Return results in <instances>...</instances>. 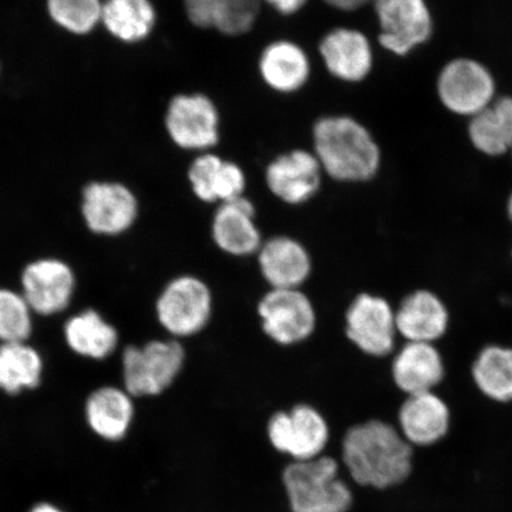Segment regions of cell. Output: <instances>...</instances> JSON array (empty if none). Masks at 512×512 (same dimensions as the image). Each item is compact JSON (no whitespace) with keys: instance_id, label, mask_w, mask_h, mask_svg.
<instances>
[{"instance_id":"cell-35","label":"cell","mask_w":512,"mask_h":512,"mask_svg":"<svg viewBox=\"0 0 512 512\" xmlns=\"http://www.w3.org/2000/svg\"><path fill=\"white\" fill-rule=\"evenodd\" d=\"M508 214H509V217H510V219L512 221V194L509 197V201H508Z\"/></svg>"},{"instance_id":"cell-26","label":"cell","mask_w":512,"mask_h":512,"mask_svg":"<svg viewBox=\"0 0 512 512\" xmlns=\"http://www.w3.org/2000/svg\"><path fill=\"white\" fill-rule=\"evenodd\" d=\"M392 374L407 396L434 392L444 379L443 357L432 343L407 342L394 358Z\"/></svg>"},{"instance_id":"cell-10","label":"cell","mask_w":512,"mask_h":512,"mask_svg":"<svg viewBox=\"0 0 512 512\" xmlns=\"http://www.w3.org/2000/svg\"><path fill=\"white\" fill-rule=\"evenodd\" d=\"M380 46L396 56H407L430 41L433 16L426 0H374Z\"/></svg>"},{"instance_id":"cell-15","label":"cell","mask_w":512,"mask_h":512,"mask_svg":"<svg viewBox=\"0 0 512 512\" xmlns=\"http://www.w3.org/2000/svg\"><path fill=\"white\" fill-rule=\"evenodd\" d=\"M61 336L70 354L83 361L106 362L120 349L117 326L95 307L70 311L63 319Z\"/></svg>"},{"instance_id":"cell-31","label":"cell","mask_w":512,"mask_h":512,"mask_svg":"<svg viewBox=\"0 0 512 512\" xmlns=\"http://www.w3.org/2000/svg\"><path fill=\"white\" fill-rule=\"evenodd\" d=\"M105 0H47L48 15L69 34L85 36L101 25Z\"/></svg>"},{"instance_id":"cell-19","label":"cell","mask_w":512,"mask_h":512,"mask_svg":"<svg viewBox=\"0 0 512 512\" xmlns=\"http://www.w3.org/2000/svg\"><path fill=\"white\" fill-rule=\"evenodd\" d=\"M121 384L104 383L88 393L83 403L86 424L96 437L117 443L130 432L136 405Z\"/></svg>"},{"instance_id":"cell-29","label":"cell","mask_w":512,"mask_h":512,"mask_svg":"<svg viewBox=\"0 0 512 512\" xmlns=\"http://www.w3.org/2000/svg\"><path fill=\"white\" fill-rule=\"evenodd\" d=\"M473 380L486 398L497 402L512 401V349L490 345L473 363Z\"/></svg>"},{"instance_id":"cell-28","label":"cell","mask_w":512,"mask_h":512,"mask_svg":"<svg viewBox=\"0 0 512 512\" xmlns=\"http://www.w3.org/2000/svg\"><path fill=\"white\" fill-rule=\"evenodd\" d=\"M158 21L152 0H105L101 25L115 40L142 43L152 35Z\"/></svg>"},{"instance_id":"cell-1","label":"cell","mask_w":512,"mask_h":512,"mask_svg":"<svg viewBox=\"0 0 512 512\" xmlns=\"http://www.w3.org/2000/svg\"><path fill=\"white\" fill-rule=\"evenodd\" d=\"M413 446L387 422L351 427L343 440V460L355 482L374 489L400 485L413 471Z\"/></svg>"},{"instance_id":"cell-27","label":"cell","mask_w":512,"mask_h":512,"mask_svg":"<svg viewBox=\"0 0 512 512\" xmlns=\"http://www.w3.org/2000/svg\"><path fill=\"white\" fill-rule=\"evenodd\" d=\"M467 136L484 156L502 157L512 152V96H499L470 118Z\"/></svg>"},{"instance_id":"cell-14","label":"cell","mask_w":512,"mask_h":512,"mask_svg":"<svg viewBox=\"0 0 512 512\" xmlns=\"http://www.w3.org/2000/svg\"><path fill=\"white\" fill-rule=\"evenodd\" d=\"M268 438L278 451L290 454L296 462H305L323 452L329 427L316 408L303 403L290 412L274 414L268 424Z\"/></svg>"},{"instance_id":"cell-4","label":"cell","mask_w":512,"mask_h":512,"mask_svg":"<svg viewBox=\"0 0 512 512\" xmlns=\"http://www.w3.org/2000/svg\"><path fill=\"white\" fill-rule=\"evenodd\" d=\"M17 288L37 319L66 317L78 296L79 277L61 256L40 255L25 262Z\"/></svg>"},{"instance_id":"cell-23","label":"cell","mask_w":512,"mask_h":512,"mask_svg":"<svg viewBox=\"0 0 512 512\" xmlns=\"http://www.w3.org/2000/svg\"><path fill=\"white\" fill-rule=\"evenodd\" d=\"M256 254L262 277L271 288H300L310 277L311 256L290 236H274L262 242Z\"/></svg>"},{"instance_id":"cell-33","label":"cell","mask_w":512,"mask_h":512,"mask_svg":"<svg viewBox=\"0 0 512 512\" xmlns=\"http://www.w3.org/2000/svg\"><path fill=\"white\" fill-rule=\"evenodd\" d=\"M323 2L338 11L354 12L370 3L373 4L374 0H323Z\"/></svg>"},{"instance_id":"cell-16","label":"cell","mask_w":512,"mask_h":512,"mask_svg":"<svg viewBox=\"0 0 512 512\" xmlns=\"http://www.w3.org/2000/svg\"><path fill=\"white\" fill-rule=\"evenodd\" d=\"M318 53L328 73L338 81L360 83L374 68V49L363 31L332 28L320 38Z\"/></svg>"},{"instance_id":"cell-11","label":"cell","mask_w":512,"mask_h":512,"mask_svg":"<svg viewBox=\"0 0 512 512\" xmlns=\"http://www.w3.org/2000/svg\"><path fill=\"white\" fill-rule=\"evenodd\" d=\"M258 313L265 334L285 347L306 341L316 329L315 306L300 288H271Z\"/></svg>"},{"instance_id":"cell-9","label":"cell","mask_w":512,"mask_h":512,"mask_svg":"<svg viewBox=\"0 0 512 512\" xmlns=\"http://www.w3.org/2000/svg\"><path fill=\"white\" fill-rule=\"evenodd\" d=\"M496 80L490 69L471 57H456L440 70L437 94L448 112L472 118L496 99Z\"/></svg>"},{"instance_id":"cell-34","label":"cell","mask_w":512,"mask_h":512,"mask_svg":"<svg viewBox=\"0 0 512 512\" xmlns=\"http://www.w3.org/2000/svg\"><path fill=\"white\" fill-rule=\"evenodd\" d=\"M30 512H63L61 509L55 507L53 504L42 503L36 505Z\"/></svg>"},{"instance_id":"cell-24","label":"cell","mask_w":512,"mask_h":512,"mask_svg":"<svg viewBox=\"0 0 512 512\" xmlns=\"http://www.w3.org/2000/svg\"><path fill=\"white\" fill-rule=\"evenodd\" d=\"M47 362L32 341L0 344V394L16 398L40 389Z\"/></svg>"},{"instance_id":"cell-7","label":"cell","mask_w":512,"mask_h":512,"mask_svg":"<svg viewBox=\"0 0 512 512\" xmlns=\"http://www.w3.org/2000/svg\"><path fill=\"white\" fill-rule=\"evenodd\" d=\"M139 200L126 184L93 181L81 192L83 226L101 239H117L131 232L139 219Z\"/></svg>"},{"instance_id":"cell-22","label":"cell","mask_w":512,"mask_h":512,"mask_svg":"<svg viewBox=\"0 0 512 512\" xmlns=\"http://www.w3.org/2000/svg\"><path fill=\"white\" fill-rule=\"evenodd\" d=\"M450 425V408L434 392L408 395L400 408L399 431L413 447L438 444Z\"/></svg>"},{"instance_id":"cell-18","label":"cell","mask_w":512,"mask_h":512,"mask_svg":"<svg viewBox=\"0 0 512 512\" xmlns=\"http://www.w3.org/2000/svg\"><path fill=\"white\" fill-rule=\"evenodd\" d=\"M187 175L192 194L207 204L233 201L245 195L247 189L245 170L214 151L197 153Z\"/></svg>"},{"instance_id":"cell-30","label":"cell","mask_w":512,"mask_h":512,"mask_svg":"<svg viewBox=\"0 0 512 512\" xmlns=\"http://www.w3.org/2000/svg\"><path fill=\"white\" fill-rule=\"evenodd\" d=\"M36 320L17 287L0 285V344L32 341Z\"/></svg>"},{"instance_id":"cell-3","label":"cell","mask_w":512,"mask_h":512,"mask_svg":"<svg viewBox=\"0 0 512 512\" xmlns=\"http://www.w3.org/2000/svg\"><path fill=\"white\" fill-rule=\"evenodd\" d=\"M184 363L185 350L177 339L128 344L121 350L120 384L134 399L152 398L174 384Z\"/></svg>"},{"instance_id":"cell-32","label":"cell","mask_w":512,"mask_h":512,"mask_svg":"<svg viewBox=\"0 0 512 512\" xmlns=\"http://www.w3.org/2000/svg\"><path fill=\"white\" fill-rule=\"evenodd\" d=\"M280 16L291 17L305 9L309 0H261Z\"/></svg>"},{"instance_id":"cell-6","label":"cell","mask_w":512,"mask_h":512,"mask_svg":"<svg viewBox=\"0 0 512 512\" xmlns=\"http://www.w3.org/2000/svg\"><path fill=\"white\" fill-rule=\"evenodd\" d=\"M164 126L172 144L183 151H213L221 140V113L216 102L201 92L172 96Z\"/></svg>"},{"instance_id":"cell-2","label":"cell","mask_w":512,"mask_h":512,"mask_svg":"<svg viewBox=\"0 0 512 512\" xmlns=\"http://www.w3.org/2000/svg\"><path fill=\"white\" fill-rule=\"evenodd\" d=\"M324 175L339 183H364L381 169L382 152L373 133L347 114L323 115L312 126V149Z\"/></svg>"},{"instance_id":"cell-12","label":"cell","mask_w":512,"mask_h":512,"mask_svg":"<svg viewBox=\"0 0 512 512\" xmlns=\"http://www.w3.org/2000/svg\"><path fill=\"white\" fill-rule=\"evenodd\" d=\"M324 171L315 153L293 149L267 164L265 182L271 194L288 206H302L322 188Z\"/></svg>"},{"instance_id":"cell-8","label":"cell","mask_w":512,"mask_h":512,"mask_svg":"<svg viewBox=\"0 0 512 512\" xmlns=\"http://www.w3.org/2000/svg\"><path fill=\"white\" fill-rule=\"evenodd\" d=\"M213 294L203 280L179 275L158 294L155 312L158 323L172 338L200 334L213 315Z\"/></svg>"},{"instance_id":"cell-13","label":"cell","mask_w":512,"mask_h":512,"mask_svg":"<svg viewBox=\"0 0 512 512\" xmlns=\"http://www.w3.org/2000/svg\"><path fill=\"white\" fill-rule=\"evenodd\" d=\"M345 332L358 349L369 356L383 357L394 350L395 311L379 296L363 293L355 298L345 316Z\"/></svg>"},{"instance_id":"cell-20","label":"cell","mask_w":512,"mask_h":512,"mask_svg":"<svg viewBox=\"0 0 512 512\" xmlns=\"http://www.w3.org/2000/svg\"><path fill=\"white\" fill-rule=\"evenodd\" d=\"M255 216L254 204L246 196L219 204L211 223V235L216 246L233 256L258 253L264 241Z\"/></svg>"},{"instance_id":"cell-5","label":"cell","mask_w":512,"mask_h":512,"mask_svg":"<svg viewBox=\"0 0 512 512\" xmlns=\"http://www.w3.org/2000/svg\"><path fill=\"white\" fill-rule=\"evenodd\" d=\"M284 483L293 512H347L351 507V491L338 478L335 459L294 462L284 472Z\"/></svg>"},{"instance_id":"cell-21","label":"cell","mask_w":512,"mask_h":512,"mask_svg":"<svg viewBox=\"0 0 512 512\" xmlns=\"http://www.w3.org/2000/svg\"><path fill=\"white\" fill-rule=\"evenodd\" d=\"M261 6V0H183L185 16L194 27L215 30L228 37L251 32Z\"/></svg>"},{"instance_id":"cell-25","label":"cell","mask_w":512,"mask_h":512,"mask_svg":"<svg viewBox=\"0 0 512 512\" xmlns=\"http://www.w3.org/2000/svg\"><path fill=\"white\" fill-rule=\"evenodd\" d=\"M395 319L398 334L407 342L434 344L446 334L448 311L437 294L421 290L403 300Z\"/></svg>"},{"instance_id":"cell-17","label":"cell","mask_w":512,"mask_h":512,"mask_svg":"<svg viewBox=\"0 0 512 512\" xmlns=\"http://www.w3.org/2000/svg\"><path fill=\"white\" fill-rule=\"evenodd\" d=\"M260 79L272 92L293 95L307 86L312 75L309 53L288 38H279L262 48L258 60Z\"/></svg>"}]
</instances>
